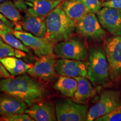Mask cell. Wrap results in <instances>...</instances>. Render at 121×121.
Segmentation results:
<instances>
[{
    "mask_svg": "<svg viewBox=\"0 0 121 121\" xmlns=\"http://www.w3.org/2000/svg\"><path fill=\"white\" fill-rule=\"evenodd\" d=\"M0 79V91L22 99L28 105L40 101L45 90L37 80L28 75Z\"/></svg>",
    "mask_w": 121,
    "mask_h": 121,
    "instance_id": "cell-1",
    "label": "cell"
},
{
    "mask_svg": "<svg viewBox=\"0 0 121 121\" xmlns=\"http://www.w3.org/2000/svg\"><path fill=\"white\" fill-rule=\"evenodd\" d=\"M45 22V38L54 43L69 39L76 29L75 22L67 16L60 4L47 15Z\"/></svg>",
    "mask_w": 121,
    "mask_h": 121,
    "instance_id": "cell-2",
    "label": "cell"
},
{
    "mask_svg": "<svg viewBox=\"0 0 121 121\" xmlns=\"http://www.w3.org/2000/svg\"><path fill=\"white\" fill-rule=\"evenodd\" d=\"M86 63L87 78L92 84L102 85L109 82V67L104 49L99 47L91 48Z\"/></svg>",
    "mask_w": 121,
    "mask_h": 121,
    "instance_id": "cell-3",
    "label": "cell"
},
{
    "mask_svg": "<svg viewBox=\"0 0 121 121\" xmlns=\"http://www.w3.org/2000/svg\"><path fill=\"white\" fill-rule=\"evenodd\" d=\"M56 114L58 121H86L89 107L70 99H59L55 103Z\"/></svg>",
    "mask_w": 121,
    "mask_h": 121,
    "instance_id": "cell-4",
    "label": "cell"
},
{
    "mask_svg": "<svg viewBox=\"0 0 121 121\" xmlns=\"http://www.w3.org/2000/svg\"><path fill=\"white\" fill-rule=\"evenodd\" d=\"M120 96L118 91H104L101 94L98 102L89 110L86 121H95L97 118L111 112L120 105Z\"/></svg>",
    "mask_w": 121,
    "mask_h": 121,
    "instance_id": "cell-5",
    "label": "cell"
},
{
    "mask_svg": "<svg viewBox=\"0 0 121 121\" xmlns=\"http://www.w3.org/2000/svg\"><path fill=\"white\" fill-rule=\"evenodd\" d=\"M104 47L109 67L110 78L115 81L121 76V35L109 38Z\"/></svg>",
    "mask_w": 121,
    "mask_h": 121,
    "instance_id": "cell-6",
    "label": "cell"
},
{
    "mask_svg": "<svg viewBox=\"0 0 121 121\" xmlns=\"http://www.w3.org/2000/svg\"><path fill=\"white\" fill-rule=\"evenodd\" d=\"M13 34L28 47L31 48L38 56L53 55L54 43L45 37H38L26 31L13 30Z\"/></svg>",
    "mask_w": 121,
    "mask_h": 121,
    "instance_id": "cell-7",
    "label": "cell"
},
{
    "mask_svg": "<svg viewBox=\"0 0 121 121\" xmlns=\"http://www.w3.org/2000/svg\"><path fill=\"white\" fill-rule=\"evenodd\" d=\"M76 30L82 37L94 40H102L107 34L93 13H87L76 23Z\"/></svg>",
    "mask_w": 121,
    "mask_h": 121,
    "instance_id": "cell-8",
    "label": "cell"
},
{
    "mask_svg": "<svg viewBox=\"0 0 121 121\" xmlns=\"http://www.w3.org/2000/svg\"><path fill=\"white\" fill-rule=\"evenodd\" d=\"M54 53L60 58L85 60L88 56L85 45L78 39H67L54 46Z\"/></svg>",
    "mask_w": 121,
    "mask_h": 121,
    "instance_id": "cell-9",
    "label": "cell"
},
{
    "mask_svg": "<svg viewBox=\"0 0 121 121\" xmlns=\"http://www.w3.org/2000/svg\"><path fill=\"white\" fill-rule=\"evenodd\" d=\"M56 60L53 55L43 56L35 62L27 72L33 78L45 81L53 80L56 76Z\"/></svg>",
    "mask_w": 121,
    "mask_h": 121,
    "instance_id": "cell-10",
    "label": "cell"
},
{
    "mask_svg": "<svg viewBox=\"0 0 121 121\" xmlns=\"http://www.w3.org/2000/svg\"><path fill=\"white\" fill-rule=\"evenodd\" d=\"M96 15L104 29L113 35H121V10L103 7Z\"/></svg>",
    "mask_w": 121,
    "mask_h": 121,
    "instance_id": "cell-11",
    "label": "cell"
},
{
    "mask_svg": "<svg viewBox=\"0 0 121 121\" xmlns=\"http://www.w3.org/2000/svg\"><path fill=\"white\" fill-rule=\"evenodd\" d=\"M56 71L60 76L85 77L87 78V63L83 60L60 58L56 60Z\"/></svg>",
    "mask_w": 121,
    "mask_h": 121,
    "instance_id": "cell-12",
    "label": "cell"
},
{
    "mask_svg": "<svg viewBox=\"0 0 121 121\" xmlns=\"http://www.w3.org/2000/svg\"><path fill=\"white\" fill-rule=\"evenodd\" d=\"M25 113L35 121H57L55 105L51 102H35L25 110Z\"/></svg>",
    "mask_w": 121,
    "mask_h": 121,
    "instance_id": "cell-13",
    "label": "cell"
},
{
    "mask_svg": "<svg viewBox=\"0 0 121 121\" xmlns=\"http://www.w3.org/2000/svg\"><path fill=\"white\" fill-rule=\"evenodd\" d=\"M28 105L24 101L6 93H0V116L25 113Z\"/></svg>",
    "mask_w": 121,
    "mask_h": 121,
    "instance_id": "cell-14",
    "label": "cell"
},
{
    "mask_svg": "<svg viewBox=\"0 0 121 121\" xmlns=\"http://www.w3.org/2000/svg\"><path fill=\"white\" fill-rule=\"evenodd\" d=\"M47 16H36L26 13L22 18V26L24 31H28L38 37H45Z\"/></svg>",
    "mask_w": 121,
    "mask_h": 121,
    "instance_id": "cell-15",
    "label": "cell"
},
{
    "mask_svg": "<svg viewBox=\"0 0 121 121\" xmlns=\"http://www.w3.org/2000/svg\"><path fill=\"white\" fill-rule=\"evenodd\" d=\"M63 0H25L26 13L36 16H47L62 2Z\"/></svg>",
    "mask_w": 121,
    "mask_h": 121,
    "instance_id": "cell-16",
    "label": "cell"
},
{
    "mask_svg": "<svg viewBox=\"0 0 121 121\" xmlns=\"http://www.w3.org/2000/svg\"><path fill=\"white\" fill-rule=\"evenodd\" d=\"M74 78L78 81V87L72 97L73 101L78 103H84L94 96L96 90L86 78L78 76Z\"/></svg>",
    "mask_w": 121,
    "mask_h": 121,
    "instance_id": "cell-17",
    "label": "cell"
},
{
    "mask_svg": "<svg viewBox=\"0 0 121 121\" xmlns=\"http://www.w3.org/2000/svg\"><path fill=\"white\" fill-rule=\"evenodd\" d=\"M61 6L67 16L76 23L89 13L83 0H65Z\"/></svg>",
    "mask_w": 121,
    "mask_h": 121,
    "instance_id": "cell-18",
    "label": "cell"
},
{
    "mask_svg": "<svg viewBox=\"0 0 121 121\" xmlns=\"http://www.w3.org/2000/svg\"><path fill=\"white\" fill-rule=\"evenodd\" d=\"M0 62L13 77L25 73L33 66L32 65L26 63L22 60L13 56H7L1 58Z\"/></svg>",
    "mask_w": 121,
    "mask_h": 121,
    "instance_id": "cell-19",
    "label": "cell"
},
{
    "mask_svg": "<svg viewBox=\"0 0 121 121\" xmlns=\"http://www.w3.org/2000/svg\"><path fill=\"white\" fill-rule=\"evenodd\" d=\"M54 87L64 96L73 97L78 87V81L74 78L60 76Z\"/></svg>",
    "mask_w": 121,
    "mask_h": 121,
    "instance_id": "cell-20",
    "label": "cell"
},
{
    "mask_svg": "<svg viewBox=\"0 0 121 121\" xmlns=\"http://www.w3.org/2000/svg\"><path fill=\"white\" fill-rule=\"evenodd\" d=\"M0 13L13 23L22 20L19 10L11 0H6L0 4Z\"/></svg>",
    "mask_w": 121,
    "mask_h": 121,
    "instance_id": "cell-21",
    "label": "cell"
},
{
    "mask_svg": "<svg viewBox=\"0 0 121 121\" xmlns=\"http://www.w3.org/2000/svg\"><path fill=\"white\" fill-rule=\"evenodd\" d=\"M0 38L15 49L20 50L25 52H29V47L26 46L19 38L15 37L12 33H4L0 34Z\"/></svg>",
    "mask_w": 121,
    "mask_h": 121,
    "instance_id": "cell-22",
    "label": "cell"
},
{
    "mask_svg": "<svg viewBox=\"0 0 121 121\" xmlns=\"http://www.w3.org/2000/svg\"><path fill=\"white\" fill-rule=\"evenodd\" d=\"M22 51L15 49L13 47L4 42L0 38V59L7 56H16L22 57L25 56V53Z\"/></svg>",
    "mask_w": 121,
    "mask_h": 121,
    "instance_id": "cell-23",
    "label": "cell"
},
{
    "mask_svg": "<svg viewBox=\"0 0 121 121\" xmlns=\"http://www.w3.org/2000/svg\"><path fill=\"white\" fill-rule=\"evenodd\" d=\"M95 121H121V106H119L108 114L95 119Z\"/></svg>",
    "mask_w": 121,
    "mask_h": 121,
    "instance_id": "cell-24",
    "label": "cell"
},
{
    "mask_svg": "<svg viewBox=\"0 0 121 121\" xmlns=\"http://www.w3.org/2000/svg\"><path fill=\"white\" fill-rule=\"evenodd\" d=\"M0 121H34L32 118L23 113L20 114L5 115L0 116Z\"/></svg>",
    "mask_w": 121,
    "mask_h": 121,
    "instance_id": "cell-25",
    "label": "cell"
},
{
    "mask_svg": "<svg viewBox=\"0 0 121 121\" xmlns=\"http://www.w3.org/2000/svg\"><path fill=\"white\" fill-rule=\"evenodd\" d=\"M89 13H96L102 6V2L100 0H83Z\"/></svg>",
    "mask_w": 121,
    "mask_h": 121,
    "instance_id": "cell-26",
    "label": "cell"
},
{
    "mask_svg": "<svg viewBox=\"0 0 121 121\" xmlns=\"http://www.w3.org/2000/svg\"><path fill=\"white\" fill-rule=\"evenodd\" d=\"M102 6L121 10V0H110L102 2Z\"/></svg>",
    "mask_w": 121,
    "mask_h": 121,
    "instance_id": "cell-27",
    "label": "cell"
},
{
    "mask_svg": "<svg viewBox=\"0 0 121 121\" xmlns=\"http://www.w3.org/2000/svg\"><path fill=\"white\" fill-rule=\"evenodd\" d=\"M13 28L6 24L3 21L0 19V34L4 33H12L13 34Z\"/></svg>",
    "mask_w": 121,
    "mask_h": 121,
    "instance_id": "cell-28",
    "label": "cell"
},
{
    "mask_svg": "<svg viewBox=\"0 0 121 121\" xmlns=\"http://www.w3.org/2000/svg\"><path fill=\"white\" fill-rule=\"evenodd\" d=\"M12 76L9 73L2 63L0 62V79L11 78Z\"/></svg>",
    "mask_w": 121,
    "mask_h": 121,
    "instance_id": "cell-29",
    "label": "cell"
},
{
    "mask_svg": "<svg viewBox=\"0 0 121 121\" xmlns=\"http://www.w3.org/2000/svg\"><path fill=\"white\" fill-rule=\"evenodd\" d=\"M16 7L18 9L19 11H25L26 12L28 6L24 1H15L13 2Z\"/></svg>",
    "mask_w": 121,
    "mask_h": 121,
    "instance_id": "cell-30",
    "label": "cell"
},
{
    "mask_svg": "<svg viewBox=\"0 0 121 121\" xmlns=\"http://www.w3.org/2000/svg\"><path fill=\"white\" fill-rule=\"evenodd\" d=\"M0 19H1L2 21H3V22H4L6 24H7L8 26L11 27V28L13 29V28H14L15 26L14 23L7 19V18L4 15L2 14L1 13H0Z\"/></svg>",
    "mask_w": 121,
    "mask_h": 121,
    "instance_id": "cell-31",
    "label": "cell"
},
{
    "mask_svg": "<svg viewBox=\"0 0 121 121\" xmlns=\"http://www.w3.org/2000/svg\"><path fill=\"white\" fill-rule=\"evenodd\" d=\"M102 2H106V1H110V0H100Z\"/></svg>",
    "mask_w": 121,
    "mask_h": 121,
    "instance_id": "cell-32",
    "label": "cell"
},
{
    "mask_svg": "<svg viewBox=\"0 0 121 121\" xmlns=\"http://www.w3.org/2000/svg\"><path fill=\"white\" fill-rule=\"evenodd\" d=\"M4 1H6V0H0V4H1V3L3 2H4Z\"/></svg>",
    "mask_w": 121,
    "mask_h": 121,
    "instance_id": "cell-33",
    "label": "cell"
},
{
    "mask_svg": "<svg viewBox=\"0 0 121 121\" xmlns=\"http://www.w3.org/2000/svg\"><path fill=\"white\" fill-rule=\"evenodd\" d=\"M15 1H24V0H15Z\"/></svg>",
    "mask_w": 121,
    "mask_h": 121,
    "instance_id": "cell-34",
    "label": "cell"
}]
</instances>
